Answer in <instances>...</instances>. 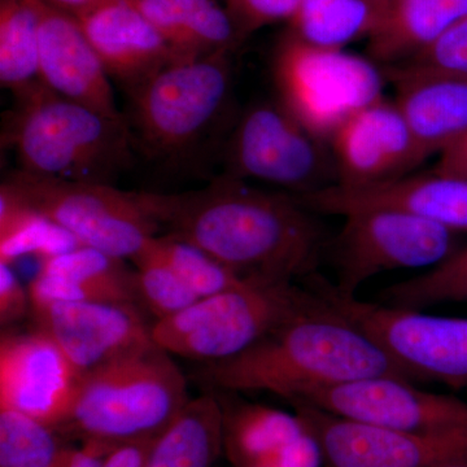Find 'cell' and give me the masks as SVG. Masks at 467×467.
Returning a JSON list of instances; mask_svg holds the SVG:
<instances>
[{"mask_svg": "<svg viewBox=\"0 0 467 467\" xmlns=\"http://www.w3.org/2000/svg\"><path fill=\"white\" fill-rule=\"evenodd\" d=\"M308 288L386 350L411 380H434L467 389V318L365 303L334 284L309 276Z\"/></svg>", "mask_w": 467, "mask_h": 467, "instance_id": "cell-9", "label": "cell"}, {"mask_svg": "<svg viewBox=\"0 0 467 467\" xmlns=\"http://www.w3.org/2000/svg\"><path fill=\"white\" fill-rule=\"evenodd\" d=\"M81 377L39 331L0 337V409L57 427L67 416Z\"/></svg>", "mask_w": 467, "mask_h": 467, "instance_id": "cell-15", "label": "cell"}, {"mask_svg": "<svg viewBox=\"0 0 467 467\" xmlns=\"http://www.w3.org/2000/svg\"><path fill=\"white\" fill-rule=\"evenodd\" d=\"M371 5L376 7L378 15H379V23L382 20L384 14H386L387 8H389V0H370ZM379 26V24H378ZM378 27V26H377Z\"/></svg>", "mask_w": 467, "mask_h": 467, "instance_id": "cell-41", "label": "cell"}, {"mask_svg": "<svg viewBox=\"0 0 467 467\" xmlns=\"http://www.w3.org/2000/svg\"><path fill=\"white\" fill-rule=\"evenodd\" d=\"M3 183L85 247L119 259L131 261L160 232L138 193L112 184L43 177L21 169Z\"/></svg>", "mask_w": 467, "mask_h": 467, "instance_id": "cell-10", "label": "cell"}, {"mask_svg": "<svg viewBox=\"0 0 467 467\" xmlns=\"http://www.w3.org/2000/svg\"><path fill=\"white\" fill-rule=\"evenodd\" d=\"M465 17L467 0H389L368 52L382 67L400 63Z\"/></svg>", "mask_w": 467, "mask_h": 467, "instance_id": "cell-24", "label": "cell"}, {"mask_svg": "<svg viewBox=\"0 0 467 467\" xmlns=\"http://www.w3.org/2000/svg\"><path fill=\"white\" fill-rule=\"evenodd\" d=\"M301 0H223L241 45L252 34L272 24L290 20Z\"/></svg>", "mask_w": 467, "mask_h": 467, "instance_id": "cell-34", "label": "cell"}, {"mask_svg": "<svg viewBox=\"0 0 467 467\" xmlns=\"http://www.w3.org/2000/svg\"><path fill=\"white\" fill-rule=\"evenodd\" d=\"M272 70L276 99L327 140L350 116L384 98L387 79L376 63L315 47L288 30L276 45Z\"/></svg>", "mask_w": 467, "mask_h": 467, "instance_id": "cell-7", "label": "cell"}, {"mask_svg": "<svg viewBox=\"0 0 467 467\" xmlns=\"http://www.w3.org/2000/svg\"><path fill=\"white\" fill-rule=\"evenodd\" d=\"M295 198L317 214L344 217L367 209H389L431 221L453 233L467 232V181L432 171L365 187L335 184Z\"/></svg>", "mask_w": 467, "mask_h": 467, "instance_id": "cell-17", "label": "cell"}, {"mask_svg": "<svg viewBox=\"0 0 467 467\" xmlns=\"http://www.w3.org/2000/svg\"><path fill=\"white\" fill-rule=\"evenodd\" d=\"M378 24L379 15L370 0H301L287 30L315 47L343 50L370 38Z\"/></svg>", "mask_w": 467, "mask_h": 467, "instance_id": "cell-27", "label": "cell"}, {"mask_svg": "<svg viewBox=\"0 0 467 467\" xmlns=\"http://www.w3.org/2000/svg\"><path fill=\"white\" fill-rule=\"evenodd\" d=\"M39 82L36 0H0V85L18 94Z\"/></svg>", "mask_w": 467, "mask_h": 467, "instance_id": "cell-28", "label": "cell"}, {"mask_svg": "<svg viewBox=\"0 0 467 467\" xmlns=\"http://www.w3.org/2000/svg\"><path fill=\"white\" fill-rule=\"evenodd\" d=\"M315 301L309 288L294 282L247 281L153 322L152 339L171 356L221 361L244 352Z\"/></svg>", "mask_w": 467, "mask_h": 467, "instance_id": "cell-5", "label": "cell"}, {"mask_svg": "<svg viewBox=\"0 0 467 467\" xmlns=\"http://www.w3.org/2000/svg\"><path fill=\"white\" fill-rule=\"evenodd\" d=\"M432 171L467 181V131L441 150Z\"/></svg>", "mask_w": 467, "mask_h": 467, "instance_id": "cell-37", "label": "cell"}, {"mask_svg": "<svg viewBox=\"0 0 467 467\" xmlns=\"http://www.w3.org/2000/svg\"><path fill=\"white\" fill-rule=\"evenodd\" d=\"M368 425L426 432L467 426V402L454 396L423 391L411 380L368 377L316 389L294 399Z\"/></svg>", "mask_w": 467, "mask_h": 467, "instance_id": "cell-14", "label": "cell"}, {"mask_svg": "<svg viewBox=\"0 0 467 467\" xmlns=\"http://www.w3.org/2000/svg\"><path fill=\"white\" fill-rule=\"evenodd\" d=\"M29 315H32L29 290L21 284L12 265L0 263V325L7 330Z\"/></svg>", "mask_w": 467, "mask_h": 467, "instance_id": "cell-35", "label": "cell"}, {"mask_svg": "<svg viewBox=\"0 0 467 467\" xmlns=\"http://www.w3.org/2000/svg\"><path fill=\"white\" fill-rule=\"evenodd\" d=\"M110 451V448L95 442L73 444L57 467H101Z\"/></svg>", "mask_w": 467, "mask_h": 467, "instance_id": "cell-38", "label": "cell"}, {"mask_svg": "<svg viewBox=\"0 0 467 467\" xmlns=\"http://www.w3.org/2000/svg\"><path fill=\"white\" fill-rule=\"evenodd\" d=\"M342 232L333 243L337 281L346 296L384 272L435 267L454 250L447 227L389 209H367L344 216Z\"/></svg>", "mask_w": 467, "mask_h": 467, "instance_id": "cell-11", "label": "cell"}, {"mask_svg": "<svg viewBox=\"0 0 467 467\" xmlns=\"http://www.w3.org/2000/svg\"><path fill=\"white\" fill-rule=\"evenodd\" d=\"M435 467H467V461H456V462L444 463Z\"/></svg>", "mask_w": 467, "mask_h": 467, "instance_id": "cell-42", "label": "cell"}, {"mask_svg": "<svg viewBox=\"0 0 467 467\" xmlns=\"http://www.w3.org/2000/svg\"><path fill=\"white\" fill-rule=\"evenodd\" d=\"M137 193L159 230L248 281L278 284L312 275L327 244L318 214L294 195L227 175L193 192Z\"/></svg>", "mask_w": 467, "mask_h": 467, "instance_id": "cell-1", "label": "cell"}, {"mask_svg": "<svg viewBox=\"0 0 467 467\" xmlns=\"http://www.w3.org/2000/svg\"><path fill=\"white\" fill-rule=\"evenodd\" d=\"M383 304L423 310L444 303L467 301V247L453 252L430 272L386 288Z\"/></svg>", "mask_w": 467, "mask_h": 467, "instance_id": "cell-31", "label": "cell"}, {"mask_svg": "<svg viewBox=\"0 0 467 467\" xmlns=\"http://www.w3.org/2000/svg\"><path fill=\"white\" fill-rule=\"evenodd\" d=\"M39 81L55 94L110 119H124L106 67L72 15L36 0Z\"/></svg>", "mask_w": 467, "mask_h": 467, "instance_id": "cell-18", "label": "cell"}, {"mask_svg": "<svg viewBox=\"0 0 467 467\" xmlns=\"http://www.w3.org/2000/svg\"><path fill=\"white\" fill-rule=\"evenodd\" d=\"M152 441L119 445L109 451L101 467H144Z\"/></svg>", "mask_w": 467, "mask_h": 467, "instance_id": "cell-39", "label": "cell"}, {"mask_svg": "<svg viewBox=\"0 0 467 467\" xmlns=\"http://www.w3.org/2000/svg\"><path fill=\"white\" fill-rule=\"evenodd\" d=\"M324 467H435L467 461V426L413 432L368 425L291 401Z\"/></svg>", "mask_w": 467, "mask_h": 467, "instance_id": "cell-12", "label": "cell"}, {"mask_svg": "<svg viewBox=\"0 0 467 467\" xmlns=\"http://www.w3.org/2000/svg\"><path fill=\"white\" fill-rule=\"evenodd\" d=\"M232 86L229 52L164 67L129 91L135 142L153 158L183 155L213 128Z\"/></svg>", "mask_w": 467, "mask_h": 467, "instance_id": "cell-6", "label": "cell"}, {"mask_svg": "<svg viewBox=\"0 0 467 467\" xmlns=\"http://www.w3.org/2000/svg\"><path fill=\"white\" fill-rule=\"evenodd\" d=\"M387 81L407 77L467 78V17L448 27L434 41L392 66L382 67Z\"/></svg>", "mask_w": 467, "mask_h": 467, "instance_id": "cell-33", "label": "cell"}, {"mask_svg": "<svg viewBox=\"0 0 467 467\" xmlns=\"http://www.w3.org/2000/svg\"><path fill=\"white\" fill-rule=\"evenodd\" d=\"M319 465H322V457L317 442L308 432L304 431L299 438L285 445L266 467H319Z\"/></svg>", "mask_w": 467, "mask_h": 467, "instance_id": "cell-36", "label": "cell"}, {"mask_svg": "<svg viewBox=\"0 0 467 467\" xmlns=\"http://www.w3.org/2000/svg\"><path fill=\"white\" fill-rule=\"evenodd\" d=\"M82 247L72 234L0 186V263L14 265L26 256L47 260Z\"/></svg>", "mask_w": 467, "mask_h": 467, "instance_id": "cell-26", "label": "cell"}, {"mask_svg": "<svg viewBox=\"0 0 467 467\" xmlns=\"http://www.w3.org/2000/svg\"><path fill=\"white\" fill-rule=\"evenodd\" d=\"M330 143L344 187L396 180L426 160L398 104L386 98L350 116Z\"/></svg>", "mask_w": 467, "mask_h": 467, "instance_id": "cell-16", "label": "cell"}, {"mask_svg": "<svg viewBox=\"0 0 467 467\" xmlns=\"http://www.w3.org/2000/svg\"><path fill=\"white\" fill-rule=\"evenodd\" d=\"M396 100L423 156L441 153L467 131V78L420 76L392 79Z\"/></svg>", "mask_w": 467, "mask_h": 467, "instance_id": "cell-21", "label": "cell"}, {"mask_svg": "<svg viewBox=\"0 0 467 467\" xmlns=\"http://www.w3.org/2000/svg\"><path fill=\"white\" fill-rule=\"evenodd\" d=\"M27 290L32 308L82 301H109L140 306L135 270L129 269L125 260L85 245L41 261L39 272L30 281Z\"/></svg>", "mask_w": 467, "mask_h": 467, "instance_id": "cell-20", "label": "cell"}, {"mask_svg": "<svg viewBox=\"0 0 467 467\" xmlns=\"http://www.w3.org/2000/svg\"><path fill=\"white\" fill-rule=\"evenodd\" d=\"M47 3L51 7L60 9V11L67 12L72 16H79L90 9L103 5V3L109 2V0H43Z\"/></svg>", "mask_w": 467, "mask_h": 467, "instance_id": "cell-40", "label": "cell"}, {"mask_svg": "<svg viewBox=\"0 0 467 467\" xmlns=\"http://www.w3.org/2000/svg\"><path fill=\"white\" fill-rule=\"evenodd\" d=\"M213 392L223 409V456L234 467H266L306 431L296 414L235 400L232 392Z\"/></svg>", "mask_w": 467, "mask_h": 467, "instance_id": "cell-23", "label": "cell"}, {"mask_svg": "<svg viewBox=\"0 0 467 467\" xmlns=\"http://www.w3.org/2000/svg\"><path fill=\"white\" fill-rule=\"evenodd\" d=\"M223 456V409L216 393L202 391L153 441L144 467H216Z\"/></svg>", "mask_w": 467, "mask_h": 467, "instance_id": "cell-25", "label": "cell"}, {"mask_svg": "<svg viewBox=\"0 0 467 467\" xmlns=\"http://www.w3.org/2000/svg\"><path fill=\"white\" fill-rule=\"evenodd\" d=\"M72 445L54 427L0 409V467H57Z\"/></svg>", "mask_w": 467, "mask_h": 467, "instance_id": "cell-29", "label": "cell"}, {"mask_svg": "<svg viewBox=\"0 0 467 467\" xmlns=\"http://www.w3.org/2000/svg\"><path fill=\"white\" fill-rule=\"evenodd\" d=\"M142 250L164 261L201 299L248 281L207 252L167 234L152 236Z\"/></svg>", "mask_w": 467, "mask_h": 467, "instance_id": "cell-30", "label": "cell"}, {"mask_svg": "<svg viewBox=\"0 0 467 467\" xmlns=\"http://www.w3.org/2000/svg\"><path fill=\"white\" fill-rule=\"evenodd\" d=\"M76 18L109 78L128 92L171 64L184 61L126 0H109Z\"/></svg>", "mask_w": 467, "mask_h": 467, "instance_id": "cell-19", "label": "cell"}, {"mask_svg": "<svg viewBox=\"0 0 467 467\" xmlns=\"http://www.w3.org/2000/svg\"><path fill=\"white\" fill-rule=\"evenodd\" d=\"M380 376L411 380L382 347L317 295L309 308L244 352L198 365L192 373L202 391H266L287 401Z\"/></svg>", "mask_w": 467, "mask_h": 467, "instance_id": "cell-2", "label": "cell"}, {"mask_svg": "<svg viewBox=\"0 0 467 467\" xmlns=\"http://www.w3.org/2000/svg\"><path fill=\"white\" fill-rule=\"evenodd\" d=\"M34 330L57 344L79 377L153 346L152 324L134 304L109 301L33 306Z\"/></svg>", "mask_w": 467, "mask_h": 467, "instance_id": "cell-13", "label": "cell"}, {"mask_svg": "<svg viewBox=\"0 0 467 467\" xmlns=\"http://www.w3.org/2000/svg\"><path fill=\"white\" fill-rule=\"evenodd\" d=\"M192 398L171 355L153 344L86 374L55 430L67 441L110 450L158 439Z\"/></svg>", "mask_w": 467, "mask_h": 467, "instance_id": "cell-3", "label": "cell"}, {"mask_svg": "<svg viewBox=\"0 0 467 467\" xmlns=\"http://www.w3.org/2000/svg\"><path fill=\"white\" fill-rule=\"evenodd\" d=\"M146 17L181 60L232 52L241 46L217 0H126Z\"/></svg>", "mask_w": 467, "mask_h": 467, "instance_id": "cell-22", "label": "cell"}, {"mask_svg": "<svg viewBox=\"0 0 467 467\" xmlns=\"http://www.w3.org/2000/svg\"><path fill=\"white\" fill-rule=\"evenodd\" d=\"M131 263L135 265L138 304L156 321L171 317L201 299L173 269L150 252L140 251Z\"/></svg>", "mask_w": 467, "mask_h": 467, "instance_id": "cell-32", "label": "cell"}, {"mask_svg": "<svg viewBox=\"0 0 467 467\" xmlns=\"http://www.w3.org/2000/svg\"><path fill=\"white\" fill-rule=\"evenodd\" d=\"M225 175L273 184L294 196L339 183L330 140L313 133L279 99L244 110L227 143Z\"/></svg>", "mask_w": 467, "mask_h": 467, "instance_id": "cell-8", "label": "cell"}, {"mask_svg": "<svg viewBox=\"0 0 467 467\" xmlns=\"http://www.w3.org/2000/svg\"><path fill=\"white\" fill-rule=\"evenodd\" d=\"M5 137L21 171L77 182L109 183L133 159L126 117L110 119L46 88L16 94Z\"/></svg>", "mask_w": 467, "mask_h": 467, "instance_id": "cell-4", "label": "cell"}]
</instances>
